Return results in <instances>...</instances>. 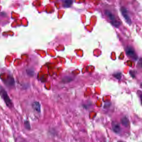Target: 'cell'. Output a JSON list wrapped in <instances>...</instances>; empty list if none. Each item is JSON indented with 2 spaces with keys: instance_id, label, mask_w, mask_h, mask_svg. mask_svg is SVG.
Here are the masks:
<instances>
[{
  "instance_id": "5",
  "label": "cell",
  "mask_w": 142,
  "mask_h": 142,
  "mask_svg": "<svg viewBox=\"0 0 142 142\" xmlns=\"http://www.w3.org/2000/svg\"><path fill=\"white\" fill-rule=\"evenodd\" d=\"M105 14L107 16V17L108 18V19L110 20H111V21H113V20H116L114 15L111 11H109V10H106L105 11Z\"/></svg>"
},
{
  "instance_id": "3",
  "label": "cell",
  "mask_w": 142,
  "mask_h": 142,
  "mask_svg": "<svg viewBox=\"0 0 142 142\" xmlns=\"http://www.w3.org/2000/svg\"><path fill=\"white\" fill-rule=\"evenodd\" d=\"M121 11L122 15L124 17L125 20H126V22L129 24H130L131 23V19L130 18V16L128 15L126 8H125L124 7H122V8H121Z\"/></svg>"
},
{
  "instance_id": "10",
  "label": "cell",
  "mask_w": 142,
  "mask_h": 142,
  "mask_svg": "<svg viewBox=\"0 0 142 142\" xmlns=\"http://www.w3.org/2000/svg\"><path fill=\"white\" fill-rule=\"evenodd\" d=\"M115 78H117L118 79H120L121 78V74L120 73H118L115 74L114 75Z\"/></svg>"
},
{
  "instance_id": "9",
  "label": "cell",
  "mask_w": 142,
  "mask_h": 142,
  "mask_svg": "<svg viewBox=\"0 0 142 142\" xmlns=\"http://www.w3.org/2000/svg\"><path fill=\"white\" fill-rule=\"evenodd\" d=\"M111 23H112L113 25H114L115 27H119L120 26V24L119 21H118L116 20H113V21H111Z\"/></svg>"
},
{
  "instance_id": "1",
  "label": "cell",
  "mask_w": 142,
  "mask_h": 142,
  "mask_svg": "<svg viewBox=\"0 0 142 142\" xmlns=\"http://www.w3.org/2000/svg\"><path fill=\"white\" fill-rule=\"evenodd\" d=\"M0 94L6 103V105L10 108L12 107V103L11 102V100L10 99L6 91L3 89H0Z\"/></svg>"
},
{
  "instance_id": "4",
  "label": "cell",
  "mask_w": 142,
  "mask_h": 142,
  "mask_svg": "<svg viewBox=\"0 0 142 142\" xmlns=\"http://www.w3.org/2000/svg\"><path fill=\"white\" fill-rule=\"evenodd\" d=\"M112 128H113V131L117 134H119L121 131V128L120 125L116 122L113 123L112 124Z\"/></svg>"
},
{
  "instance_id": "7",
  "label": "cell",
  "mask_w": 142,
  "mask_h": 142,
  "mask_svg": "<svg viewBox=\"0 0 142 142\" xmlns=\"http://www.w3.org/2000/svg\"><path fill=\"white\" fill-rule=\"evenodd\" d=\"M73 2V0H64L63 6L65 8H69L71 6Z\"/></svg>"
},
{
  "instance_id": "2",
  "label": "cell",
  "mask_w": 142,
  "mask_h": 142,
  "mask_svg": "<svg viewBox=\"0 0 142 142\" xmlns=\"http://www.w3.org/2000/svg\"><path fill=\"white\" fill-rule=\"evenodd\" d=\"M126 52L127 55L133 59H137V56L135 51L132 47H128L126 49Z\"/></svg>"
},
{
  "instance_id": "8",
  "label": "cell",
  "mask_w": 142,
  "mask_h": 142,
  "mask_svg": "<svg viewBox=\"0 0 142 142\" xmlns=\"http://www.w3.org/2000/svg\"><path fill=\"white\" fill-rule=\"evenodd\" d=\"M121 122L122 125H123L125 127H128L129 125V120H128V118H126V117H124L122 118L121 120Z\"/></svg>"
},
{
  "instance_id": "6",
  "label": "cell",
  "mask_w": 142,
  "mask_h": 142,
  "mask_svg": "<svg viewBox=\"0 0 142 142\" xmlns=\"http://www.w3.org/2000/svg\"><path fill=\"white\" fill-rule=\"evenodd\" d=\"M33 108L34 110L36 112L38 113H40V108H41V106H40V104L38 102H35L33 103L32 105Z\"/></svg>"
}]
</instances>
